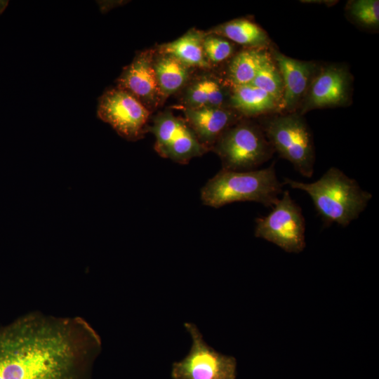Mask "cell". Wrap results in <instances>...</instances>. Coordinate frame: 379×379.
<instances>
[{
	"label": "cell",
	"mask_w": 379,
	"mask_h": 379,
	"mask_svg": "<svg viewBox=\"0 0 379 379\" xmlns=\"http://www.w3.org/2000/svg\"><path fill=\"white\" fill-rule=\"evenodd\" d=\"M283 185L274 163L247 171L222 168L201 188V199L204 205L216 208L238 201H254L272 208L283 192Z\"/></svg>",
	"instance_id": "cell-3"
},
{
	"label": "cell",
	"mask_w": 379,
	"mask_h": 379,
	"mask_svg": "<svg viewBox=\"0 0 379 379\" xmlns=\"http://www.w3.org/2000/svg\"><path fill=\"white\" fill-rule=\"evenodd\" d=\"M75 347L65 326L18 321L0 331V379H77Z\"/></svg>",
	"instance_id": "cell-1"
},
{
	"label": "cell",
	"mask_w": 379,
	"mask_h": 379,
	"mask_svg": "<svg viewBox=\"0 0 379 379\" xmlns=\"http://www.w3.org/2000/svg\"><path fill=\"white\" fill-rule=\"evenodd\" d=\"M185 121L199 142L211 149L220 136L243 117L235 110L225 107L183 109Z\"/></svg>",
	"instance_id": "cell-13"
},
{
	"label": "cell",
	"mask_w": 379,
	"mask_h": 379,
	"mask_svg": "<svg viewBox=\"0 0 379 379\" xmlns=\"http://www.w3.org/2000/svg\"><path fill=\"white\" fill-rule=\"evenodd\" d=\"M345 13L349 20L366 29L379 27L378 0H351L347 2Z\"/></svg>",
	"instance_id": "cell-20"
},
{
	"label": "cell",
	"mask_w": 379,
	"mask_h": 379,
	"mask_svg": "<svg viewBox=\"0 0 379 379\" xmlns=\"http://www.w3.org/2000/svg\"><path fill=\"white\" fill-rule=\"evenodd\" d=\"M205 34L203 31L191 29L177 39L160 45L156 51L175 57L192 69H210L211 67L203 50Z\"/></svg>",
	"instance_id": "cell-17"
},
{
	"label": "cell",
	"mask_w": 379,
	"mask_h": 379,
	"mask_svg": "<svg viewBox=\"0 0 379 379\" xmlns=\"http://www.w3.org/2000/svg\"><path fill=\"white\" fill-rule=\"evenodd\" d=\"M154 67L164 102L169 96L181 91L190 81L192 69L175 57L157 52Z\"/></svg>",
	"instance_id": "cell-18"
},
{
	"label": "cell",
	"mask_w": 379,
	"mask_h": 379,
	"mask_svg": "<svg viewBox=\"0 0 379 379\" xmlns=\"http://www.w3.org/2000/svg\"><path fill=\"white\" fill-rule=\"evenodd\" d=\"M352 81V75L346 66L319 67L297 112L303 116L313 109L349 105Z\"/></svg>",
	"instance_id": "cell-10"
},
{
	"label": "cell",
	"mask_w": 379,
	"mask_h": 379,
	"mask_svg": "<svg viewBox=\"0 0 379 379\" xmlns=\"http://www.w3.org/2000/svg\"><path fill=\"white\" fill-rule=\"evenodd\" d=\"M97 114L121 137L136 141L147 131L151 112L132 94L115 87L99 98Z\"/></svg>",
	"instance_id": "cell-8"
},
{
	"label": "cell",
	"mask_w": 379,
	"mask_h": 379,
	"mask_svg": "<svg viewBox=\"0 0 379 379\" xmlns=\"http://www.w3.org/2000/svg\"><path fill=\"white\" fill-rule=\"evenodd\" d=\"M274 152L306 178L314 173L315 149L311 131L298 112L275 113L258 118Z\"/></svg>",
	"instance_id": "cell-4"
},
{
	"label": "cell",
	"mask_w": 379,
	"mask_h": 379,
	"mask_svg": "<svg viewBox=\"0 0 379 379\" xmlns=\"http://www.w3.org/2000/svg\"><path fill=\"white\" fill-rule=\"evenodd\" d=\"M269 51L279 70L284 84V95L280 104V113L298 112L319 67L314 62L302 61L290 58L274 46Z\"/></svg>",
	"instance_id": "cell-12"
},
{
	"label": "cell",
	"mask_w": 379,
	"mask_h": 379,
	"mask_svg": "<svg viewBox=\"0 0 379 379\" xmlns=\"http://www.w3.org/2000/svg\"><path fill=\"white\" fill-rule=\"evenodd\" d=\"M118 1H109L110 3V5H112V4H114L116 3H117ZM106 3V2H105ZM107 4H109L107 3H106ZM106 9H111V7L109 6Z\"/></svg>",
	"instance_id": "cell-24"
},
{
	"label": "cell",
	"mask_w": 379,
	"mask_h": 379,
	"mask_svg": "<svg viewBox=\"0 0 379 379\" xmlns=\"http://www.w3.org/2000/svg\"><path fill=\"white\" fill-rule=\"evenodd\" d=\"M155 50L138 53L117 79V87L132 94L151 113L164 102L154 67Z\"/></svg>",
	"instance_id": "cell-11"
},
{
	"label": "cell",
	"mask_w": 379,
	"mask_h": 379,
	"mask_svg": "<svg viewBox=\"0 0 379 379\" xmlns=\"http://www.w3.org/2000/svg\"><path fill=\"white\" fill-rule=\"evenodd\" d=\"M229 106L246 119L280 113L279 102L251 84L230 87Z\"/></svg>",
	"instance_id": "cell-15"
},
{
	"label": "cell",
	"mask_w": 379,
	"mask_h": 379,
	"mask_svg": "<svg viewBox=\"0 0 379 379\" xmlns=\"http://www.w3.org/2000/svg\"><path fill=\"white\" fill-rule=\"evenodd\" d=\"M270 57L267 49L244 48L236 52L227 61L225 81L230 87L251 84Z\"/></svg>",
	"instance_id": "cell-19"
},
{
	"label": "cell",
	"mask_w": 379,
	"mask_h": 379,
	"mask_svg": "<svg viewBox=\"0 0 379 379\" xmlns=\"http://www.w3.org/2000/svg\"><path fill=\"white\" fill-rule=\"evenodd\" d=\"M147 131L155 137L157 152L161 157L178 163H187L207 151L185 119L175 116L170 110L154 117Z\"/></svg>",
	"instance_id": "cell-9"
},
{
	"label": "cell",
	"mask_w": 379,
	"mask_h": 379,
	"mask_svg": "<svg viewBox=\"0 0 379 379\" xmlns=\"http://www.w3.org/2000/svg\"><path fill=\"white\" fill-rule=\"evenodd\" d=\"M266 216L255 219V236L274 244L288 253H300L305 247V220L302 209L288 190Z\"/></svg>",
	"instance_id": "cell-6"
},
{
	"label": "cell",
	"mask_w": 379,
	"mask_h": 379,
	"mask_svg": "<svg viewBox=\"0 0 379 379\" xmlns=\"http://www.w3.org/2000/svg\"><path fill=\"white\" fill-rule=\"evenodd\" d=\"M192 339L187 355L172 365L173 379H235L236 359L222 354L209 346L197 326L184 324Z\"/></svg>",
	"instance_id": "cell-7"
},
{
	"label": "cell",
	"mask_w": 379,
	"mask_h": 379,
	"mask_svg": "<svg viewBox=\"0 0 379 379\" xmlns=\"http://www.w3.org/2000/svg\"><path fill=\"white\" fill-rule=\"evenodd\" d=\"M284 185L306 192L324 223L348 226L357 219L372 199L356 180L336 167L329 168L317 180L303 182L288 178Z\"/></svg>",
	"instance_id": "cell-2"
},
{
	"label": "cell",
	"mask_w": 379,
	"mask_h": 379,
	"mask_svg": "<svg viewBox=\"0 0 379 379\" xmlns=\"http://www.w3.org/2000/svg\"><path fill=\"white\" fill-rule=\"evenodd\" d=\"M7 0H0V15H1L8 5Z\"/></svg>",
	"instance_id": "cell-23"
},
{
	"label": "cell",
	"mask_w": 379,
	"mask_h": 379,
	"mask_svg": "<svg viewBox=\"0 0 379 379\" xmlns=\"http://www.w3.org/2000/svg\"><path fill=\"white\" fill-rule=\"evenodd\" d=\"M251 84L272 95L280 105L284 95V84L272 56L260 67Z\"/></svg>",
	"instance_id": "cell-21"
},
{
	"label": "cell",
	"mask_w": 379,
	"mask_h": 379,
	"mask_svg": "<svg viewBox=\"0 0 379 379\" xmlns=\"http://www.w3.org/2000/svg\"><path fill=\"white\" fill-rule=\"evenodd\" d=\"M254 119L242 118L228 128L212 147L222 169L247 171L269 161L275 153L264 131Z\"/></svg>",
	"instance_id": "cell-5"
},
{
	"label": "cell",
	"mask_w": 379,
	"mask_h": 379,
	"mask_svg": "<svg viewBox=\"0 0 379 379\" xmlns=\"http://www.w3.org/2000/svg\"><path fill=\"white\" fill-rule=\"evenodd\" d=\"M207 32L223 36L245 48L270 50L272 41L267 32L253 20L237 18L218 25Z\"/></svg>",
	"instance_id": "cell-16"
},
{
	"label": "cell",
	"mask_w": 379,
	"mask_h": 379,
	"mask_svg": "<svg viewBox=\"0 0 379 379\" xmlns=\"http://www.w3.org/2000/svg\"><path fill=\"white\" fill-rule=\"evenodd\" d=\"M203 50L211 68L228 61L236 53L235 44L223 36L207 32L203 39Z\"/></svg>",
	"instance_id": "cell-22"
},
{
	"label": "cell",
	"mask_w": 379,
	"mask_h": 379,
	"mask_svg": "<svg viewBox=\"0 0 379 379\" xmlns=\"http://www.w3.org/2000/svg\"><path fill=\"white\" fill-rule=\"evenodd\" d=\"M204 69L191 77L182 91L183 109L207 107H230V86L225 79Z\"/></svg>",
	"instance_id": "cell-14"
}]
</instances>
